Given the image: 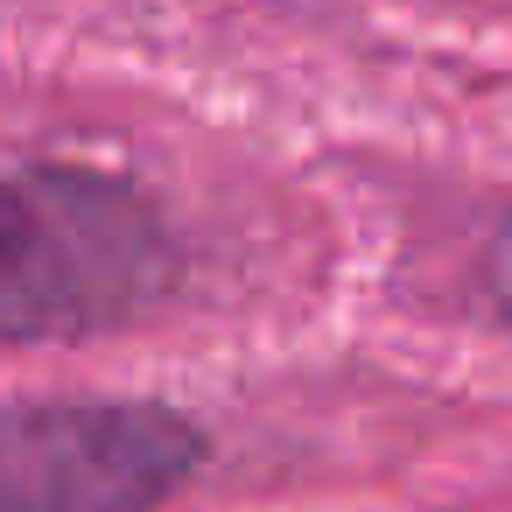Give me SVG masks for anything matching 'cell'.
Masks as SVG:
<instances>
[{
	"instance_id": "1",
	"label": "cell",
	"mask_w": 512,
	"mask_h": 512,
	"mask_svg": "<svg viewBox=\"0 0 512 512\" xmlns=\"http://www.w3.org/2000/svg\"><path fill=\"white\" fill-rule=\"evenodd\" d=\"M176 288L162 211L78 162L0 169V337H99L148 316Z\"/></svg>"
},
{
	"instance_id": "2",
	"label": "cell",
	"mask_w": 512,
	"mask_h": 512,
	"mask_svg": "<svg viewBox=\"0 0 512 512\" xmlns=\"http://www.w3.org/2000/svg\"><path fill=\"white\" fill-rule=\"evenodd\" d=\"M204 463L162 400H0V512H155Z\"/></svg>"
},
{
	"instance_id": "3",
	"label": "cell",
	"mask_w": 512,
	"mask_h": 512,
	"mask_svg": "<svg viewBox=\"0 0 512 512\" xmlns=\"http://www.w3.org/2000/svg\"><path fill=\"white\" fill-rule=\"evenodd\" d=\"M484 281H491V302H498V316L512 323V218H505V225H498V239H491Z\"/></svg>"
}]
</instances>
